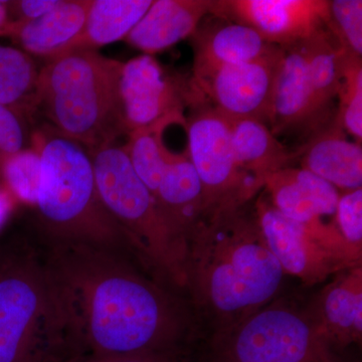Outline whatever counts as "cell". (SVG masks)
<instances>
[{"label": "cell", "mask_w": 362, "mask_h": 362, "mask_svg": "<svg viewBox=\"0 0 362 362\" xmlns=\"http://www.w3.org/2000/svg\"><path fill=\"white\" fill-rule=\"evenodd\" d=\"M44 261L70 361L177 352L185 330L180 305L116 250L54 243Z\"/></svg>", "instance_id": "1"}, {"label": "cell", "mask_w": 362, "mask_h": 362, "mask_svg": "<svg viewBox=\"0 0 362 362\" xmlns=\"http://www.w3.org/2000/svg\"><path fill=\"white\" fill-rule=\"evenodd\" d=\"M284 275L256 216L247 218L240 207L204 218L188 239L185 283L221 320L239 323L259 310Z\"/></svg>", "instance_id": "2"}, {"label": "cell", "mask_w": 362, "mask_h": 362, "mask_svg": "<svg viewBox=\"0 0 362 362\" xmlns=\"http://www.w3.org/2000/svg\"><path fill=\"white\" fill-rule=\"evenodd\" d=\"M122 62L92 49L47 59L37 74L35 109L52 129L92 151L126 134L119 99Z\"/></svg>", "instance_id": "3"}, {"label": "cell", "mask_w": 362, "mask_h": 362, "mask_svg": "<svg viewBox=\"0 0 362 362\" xmlns=\"http://www.w3.org/2000/svg\"><path fill=\"white\" fill-rule=\"evenodd\" d=\"M42 157L35 206L42 232L54 243H80L116 250L130 246L122 226L98 192L89 150L52 128L33 133Z\"/></svg>", "instance_id": "4"}, {"label": "cell", "mask_w": 362, "mask_h": 362, "mask_svg": "<svg viewBox=\"0 0 362 362\" xmlns=\"http://www.w3.org/2000/svg\"><path fill=\"white\" fill-rule=\"evenodd\" d=\"M70 359L44 259L25 247L0 250V362Z\"/></svg>", "instance_id": "5"}, {"label": "cell", "mask_w": 362, "mask_h": 362, "mask_svg": "<svg viewBox=\"0 0 362 362\" xmlns=\"http://www.w3.org/2000/svg\"><path fill=\"white\" fill-rule=\"evenodd\" d=\"M89 152L101 201L122 226L130 246L173 282L185 284L187 244L162 218L124 146L106 145Z\"/></svg>", "instance_id": "6"}, {"label": "cell", "mask_w": 362, "mask_h": 362, "mask_svg": "<svg viewBox=\"0 0 362 362\" xmlns=\"http://www.w3.org/2000/svg\"><path fill=\"white\" fill-rule=\"evenodd\" d=\"M190 111L187 151L201 180L204 218L240 209L263 185L238 168L230 120L206 100Z\"/></svg>", "instance_id": "7"}, {"label": "cell", "mask_w": 362, "mask_h": 362, "mask_svg": "<svg viewBox=\"0 0 362 362\" xmlns=\"http://www.w3.org/2000/svg\"><path fill=\"white\" fill-rule=\"evenodd\" d=\"M322 330L286 306L259 309L226 340L228 362H331Z\"/></svg>", "instance_id": "8"}, {"label": "cell", "mask_w": 362, "mask_h": 362, "mask_svg": "<svg viewBox=\"0 0 362 362\" xmlns=\"http://www.w3.org/2000/svg\"><path fill=\"white\" fill-rule=\"evenodd\" d=\"M119 99L126 134L149 127L204 101L192 78L170 73L153 56L143 54L123 63Z\"/></svg>", "instance_id": "9"}, {"label": "cell", "mask_w": 362, "mask_h": 362, "mask_svg": "<svg viewBox=\"0 0 362 362\" xmlns=\"http://www.w3.org/2000/svg\"><path fill=\"white\" fill-rule=\"evenodd\" d=\"M283 47L249 63L194 73L192 82L207 102L230 120L254 119L268 125Z\"/></svg>", "instance_id": "10"}, {"label": "cell", "mask_w": 362, "mask_h": 362, "mask_svg": "<svg viewBox=\"0 0 362 362\" xmlns=\"http://www.w3.org/2000/svg\"><path fill=\"white\" fill-rule=\"evenodd\" d=\"M257 221L272 254L284 273L304 280L322 279L342 259L344 246L335 228H314L283 216L268 202L257 204Z\"/></svg>", "instance_id": "11"}, {"label": "cell", "mask_w": 362, "mask_h": 362, "mask_svg": "<svg viewBox=\"0 0 362 362\" xmlns=\"http://www.w3.org/2000/svg\"><path fill=\"white\" fill-rule=\"evenodd\" d=\"M213 16L258 32L269 44L285 47L310 39L325 28V0H214Z\"/></svg>", "instance_id": "12"}, {"label": "cell", "mask_w": 362, "mask_h": 362, "mask_svg": "<svg viewBox=\"0 0 362 362\" xmlns=\"http://www.w3.org/2000/svg\"><path fill=\"white\" fill-rule=\"evenodd\" d=\"M264 187L272 206L286 218L314 228L332 226L322 218L335 216L339 190L310 171L284 168L269 176Z\"/></svg>", "instance_id": "13"}, {"label": "cell", "mask_w": 362, "mask_h": 362, "mask_svg": "<svg viewBox=\"0 0 362 362\" xmlns=\"http://www.w3.org/2000/svg\"><path fill=\"white\" fill-rule=\"evenodd\" d=\"M269 125L276 136L292 131L313 133V105L301 42L283 47L272 96Z\"/></svg>", "instance_id": "14"}, {"label": "cell", "mask_w": 362, "mask_h": 362, "mask_svg": "<svg viewBox=\"0 0 362 362\" xmlns=\"http://www.w3.org/2000/svg\"><path fill=\"white\" fill-rule=\"evenodd\" d=\"M153 197L170 230L187 244L204 218V202L201 180L187 150L169 156Z\"/></svg>", "instance_id": "15"}, {"label": "cell", "mask_w": 362, "mask_h": 362, "mask_svg": "<svg viewBox=\"0 0 362 362\" xmlns=\"http://www.w3.org/2000/svg\"><path fill=\"white\" fill-rule=\"evenodd\" d=\"M214 0H156L125 37L132 47L152 56L192 37L211 14Z\"/></svg>", "instance_id": "16"}, {"label": "cell", "mask_w": 362, "mask_h": 362, "mask_svg": "<svg viewBox=\"0 0 362 362\" xmlns=\"http://www.w3.org/2000/svg\"><path fill=\"white\" fill-rule=\"evenodd\" d=\"M301 168L310 171L343 192L362 185V147L347 139L345 132L332 122L309 136L296 154Z\"/></svg>", "instance_id": "17"}, {"label": "cell", "mask_w": 362, "mask_h": 362, "mask_svg": "<svg viewBox=\"0 0 362 362\" xmlns=\"http://www.w3.org/2000/svg\"><path fill=\"white\" fill-rule=\"evenodd\" d=\"M192 37L194 73L249 63L281 47L269 44L252 28L235 23L199 26Z\"/></svg>", "instance_id": "18"}, {"label": "cell", "mask_w": 362, "mask_h": 362, "mask_svg": "<svg viewBox=\"0 0 362 362\" xmlns=\"http://www.w3.org/2000/svg\"><path fill=\"white\" fill-rule=\"evenodd\" d=\"M92 0H61L58 6L35 20L9 21L1 35L18 42L26 54H59L82 30Z\"/></svg>", "instance_id": "19"}, {"label": "cell", "mask_w": 362, "mask_h": 362, "mask_svg": "<svg viewBox=\"0 0 362 362\" xmlns=\"http://www.w3.org/2000/svg\"><path fill=\"white\" fill-rule=\"evenodd\" d=\"M302 45L308 70L315 133L334 119L333 107L341 83L342 52L326 28L302 42Z\"/></svg>", "instance_id": "20"}, {"label": "cell", "mask_w": 362, "mask_h": 362, "mask_svg": "<svg viewBox=\"0 0 362 362\" xmlns=\"http://www.w3.org/2000/svg\"><path fill=\"white\" fill-rule=\"evenodd\" d=\"M230 142L238 168L263 187L269 176L289 168L290 162L296 156L263 122L237 119L230 120Z\"/></svg>", "instance_id": "21"}, {"label": "cell", "mask_w": 362, "mask_h": 362, "mask_svg": "<svg viewBox=\"0 0 362 362\" xmlns=\"http://www.w3.org/2000/svg\"><path fill=\"white\" fill-rule=\"evenodd\" d=\"M151 0H92L82 30L61 52L92 49L125 40L152 4Z\"/></svg>", "instance_id": "22"}, {"label": "cell", "mask_w": 362, "mask_h": 362, "mask_svg": "<svg viewBox=\"0 0 362 362\" xmlns=\"http://www.w3.org/2000/svg\"><path fill=\"white\" fill-rule=\"evenodd\" d=\"M322 332L326 339L341 343L356 341L362 332L361 271L335 283L323 298Z\"/></svg>", "instance_id": "23"}, {"label": "cell", "mask_w": 362, "mask_h": 362, "mask_svg": "<svg viewBox=\"0 0 362 362\" xmlns=\"http://www.w3.org/2000/svg\"><path fill=\"white\" fill-rule=\"evenodd\" d=\"M171 125L187 126V116H169L149 127L133 131L124 145L136 175L153 195L173 150L166 146L164 133Z\"/></svg>", "instance_id": "24"}, {"label": "cell", "mask_w": 362, "mask_h": 362, "mask_svg": "<svg viewBox=\"0 0 362 362\" xmlns=\"http://www.w3.org/2000/svg\"><path fill=\"white\" fill-rule=\"evenodd\" d=\"M37 74L30 54L0 45V104L13 107L28 115L33 113Z\"/></svg>", "instance_id": "25"}, {"label": "cell", "mask_w": 362, "mask_h": 362, "mask_svg": "<svg viewBox=\"0 0 362 362\" xmlns=\"http://www.w3.org/2000/svg\"><path fill=\"white\" fill-rule=\"evenodd\" d=\"M342 52L341 83L334 121L345 133L362 140V62Z\"/></svg>", "instance_id": "26"}, {"label": "cell", "mask_w": 362, "mask_h": 362, "mask_svg": "<svg viewBox=\"0 0 362 362\" xmlns=\"http://www.w3.org/2000/svg\"><path fill=\"white\" fill-rule=\"evenodd\" d=\"M325 28L332 35L340 51L354 58L361 59V0L328 1V18Z\"/></svg>", "instance_id": "27"}, {"label": "cell", "mask_w": 362, "mask_h": 362, "mask_svg": "<svg viewBox=\"0 0 362 362\" xmlns=\"http://www.w3.org/2000/svg\"><path fill=\"white\" fill-rule=\"evenodd\" d=\"M7 187L21 201L35 204L42 175V157L35 147L9 156L0 165Z\"/></svg>", "instance_id": "28"}, {"label": "cell", "mask_w": 362, "mask_h": 362, "mask_svg": "<svg viewBox=\"0 0 362 362\" xmlns=\"http://www.w3.org/2000/svg\"><path fill=\"white\" fill-rule=\"evenodd\" d=\"M25 116L13 107L0 104V165L9 156L32 146L33 133Z\"/></svg>", "instance_id": "29"}, {"label": "cell", "mask_w": 362, "mask_h": 362, "mask_svg": "<svg viewBox=\"0 0 362 362\" xmlns=\"http://www.w3.org/2000/svg\"><path fill=\"white\" fill-rule=\"evenodd\" d=\"M335 225L345 246L361 249L362 242V188L339 195Z\"/></svg>", "instance_id": "30"}, {"label": "cell", "mask_w": 362, "mask_h": 362, "mask_svg": "<svg viewBox=\"0 0 362 362\" xmlns=\"http://www.w3.org/2000/svg\"><path fill=\"white\" fill-rule=\"evenodd\" d=\"M61 0H20L7 1L9 21H28L39 18L59 6Z\"/></svg>", "instance_id": "31"}, {"label": "cell", "mask_w": 362, "mask_h": 362, "mask_svg": "<svg viewBox=\"0 0 362 362\" xmlns=\"http://www.w3.org/2000/svg\"><path fill=\"white\" fill-rule=\"evenodd\" d=\"M66 362H178L176 354H136V356H82Z\"/></svg>", "instance_id": "32"}, {"label": "cell", "mask_w": 362, "mask_h": 362, "mask_svg": "<svg viewBox=\"0 0 362 362\" xmlns=\"http://www.w3.org/2000/svg\"><path fill=\"white\" fill-rule=\"evenodd\" d=\"M9 209H11V201H9L8 195L6 194V192L0 190V225L8 214Z\"/></svg>", "instance_id": "33"}, {"label": "cell", "mask_w": 362, "mask_h": 362, "mask_svg": "<svg viewBox=\"0 0 362 362\" xmlns=\"http://www.w3.org/2000/svg\"><path fill=\"white\" fill-rule=\"evenodd\" d=\"M9 23L8 9H7V1H0V35L6 30Z\"/></svg>", "instance_id": "34"}]
</instances>
